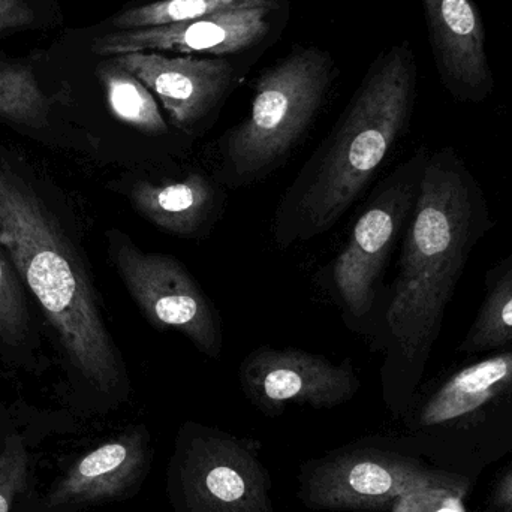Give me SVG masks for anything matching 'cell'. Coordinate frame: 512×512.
Masks as SVG:
<instances>
[{
	"label": "cell",
	"instance_id": "obj_6",
	"mask_svg": "<svg viewBox=\"0 0 512 512\" xmlns=\"http://www.w3.org/2000/svg\"><path fill=\"white\" fill-rule=\"evenodd\" d=\"M108 245L129 295L155 330L177 331L206 357H221V318L182 261L173 255L141 251L116 230L108 233Z\"/></svg>",
	"mask_w": 512,
	"mask_h": 512
},
{
	"label": "cell",
	"instance_id": "obj_2",
	"mask_svg": "<svg viewBox=\"0 0 512 512\" xmlns=\"http://www.w3.org/2000/svg\"><path fill=\"white\" fill-rule=\"evenodd\" d=\"M417 63L408 42L373 62L348 107L280 198L273 237L280 249L333 230L361 197L408 126Z\"/></svg>",
	"mask_w": 512,
	"mask_h": 512
},
{
	"label": "cell",
	"instance_id": "obj_23",
	"mask_svg": "<svg viewBox=\"0 0 512 512\" xmlns=\"http://www.w3.org/2000/svg\"><path fill=\"white\" fill-rule=\"evenodd\" d=\"M35 20L26 0H0V33L29 26Z\"/></svg>",
	"mask_w": 512,
	"mask_h": 512
},
{
	"label": "cell",
	"instance_id": "obj_14",
	"mask_svg": "<svg viewBox=\"0 0 512 512\" xmlns=\"http://www.w3.org/2000/svg\"><path fill=\"white\" fill-rule=\"evenodd\" d=\"M128 197L141 218L179 239L207 236L224 203L218 180L200 170L164 179H135Z\"/></svg>",
	"mask_w": 512,
	"mask_h": 512
},
{
	"label": "cell",
	"instance_id": "obj_3",
	"mask_svg": "<svg viewBox=\"0 0 512 512\" xmlns=\"http://www.w3.org/2000/svg\"><path fill=\"white\" fill-rule=\"evenodd\" d=\"M0 245L38 298L75 369L105 394L126 385L92 283L35 192L0 164Z\"/></svg>",
	"mask_w": 512,
	"mask_h": 512
},
{
	"label": "cell",
	"instance_id": "obj_5",
	"mask_svg": "<svg viewBox=\"0 0 512 512\" xmlns=\"http://www.w3.org/2000/svg\"><path fill=\"white\" fill-rule=\"evenodd\" d=\"M427 158L420 150L378 186L331 264V292L354 330L375 312L382 273L414 209Z\"/></svg>",
	"mask_w": 512,
	"mask_h": 512
},
{
	"label": "cell",
	"instance_id": "obj_16",
	"mask_svg": "<svg viewBox=\"0 0 512 512\" xmlns=\"http://www.w3.org/2000/svg\"><path fill=\"white\" fill-rule=\"evenodd\" d=\"M98 75L104 84L110 110L117 119L146 135L162 137L168 134V123L155 96L137 77L120 68L113 59L98 66Z\"/></svg>",
	"mask_w": 512,
	"mask_h": 512
},
{
	"label": "cell",
	"instance_id": "obj_13",
	"mask_svg": "<svg viewBox=\"0 0 512 512\" xmlns=\"http://www.w3.org/2000/svg\"><path fill=\"white\" fill-rule=\"evenodd\" d=\"M149 442L132 430L81 457L47 498L50 511L71 510L123 498L147 471Z\"/></svg>",
	"mask_w": 512,
	"mask_h": 512
},
{
	"label": "cell",
	"instance_id": "obj_11",
	"mask_svg": "<svg viewBox=\"0 0 512 512\" xmlns=\"http://www.w3.org/2000/svg\"><path fill=\"white\" fill-rule=\"evenodd\" d=\"M274 8L276 5L231 9L186 23L119 30L95 39L92 51L110 57L135 51L236 54L258 44L267 35Z\"/></svg>",
	"mask_w": 512,
	"mask_h": 512
},
{
	"label": "cell",
	"instance_id": "obj_10",
	"mask_svg": "<svg viewBox=\"0 0 512 512\" xmlns=\"http://www.w3.org/2000/svg\"><path fill=\"white\" fill-rule=\"evenodd\" d=\"M111 59L155 93L174 126L192 137L219 107L234 80L233 65L225 59L167 56L159 51H135Z\"/></svg>",
	"mask_w": 512,
	"mask_h": 512
},
{
	"label": "cell",
	"instance_id": "obj_20",
	"mask_svg": "<svg viewBox=\"0 0 512 512\" xmlns=\"http://www.w3.org/2000/svg\"><path fill=\"white\" fill-rule=\"evenodd\" d=\"M29 322L26 300L14 268L0 252V339L20 342Z\"/></svg>",
	"mask_w": 512,
	"mask_h": 512
},
{
	"label": "cell",
	"instance_id": "obj_17",
	"mask_svg": "<svg viewBox=\"0 0 512 512\" xmlns=\"http://www.w3.org/2000/svg\"><path fill=\"white\" fill-rule=\"evenodd\" d=\"M487 283L486 300L459 352L493 351L512 342V258Z\"/></svg>",
	"mask_w": 512,
	"mask_h": 512
},
{
	"label": "cell",
	"instance_id": "obj_18",
	"mask_svg": "<svg viewBox=\"0 0 512 512\" xmlns=\"http://www.w3.org/2000/svg\"><path fill=\"white\" fill-rule=\"evenodd\" d=\"M274 5L273 0H158L126 9L111 24L119 30L146 29L200 20L231 9Z\"/></svg>",
	"mask_w": 512,
	"mask_h": 512
},
{
	"label": "cell",
	"instance_id": "obj_8",
	"mask_svg": "<svg viewBox=\"0 0 512 512\" xmlns=\"http://www.w3.org/2000/svg\"><path fill=\"white\" fill-rule=\"evenodd\" d=\"M429 486H466L453 475L372 450L322 460L304 480V502L319 510L369 511L393 505L400 496Z\"/></svg>",
	"mask_w": 512,
	"mask_h": 512
},
{
	"label": "cell",
	"instance_id": "obj_19",
	"mask_svg": "<svg viewBox=\"0 0 512 512\" xmlns=\"http://www.w3.org/2000/svg\"><path fill=\"white\" fill-rule=\"evenodd\" d=\"M47 110V98L32 72L0 63V116L27 126H42Z\"/></svg>",
	"mask_w": 512,
	"mask_h": 512
},
{
	"label": "cell",
	"instance_id": "obj_21",
	"mask_svg": "<svg viewBox=\"0 0 512 512\" xmlns=\"http://www.w3.org/2000/svg\"><path fill=\"white\" fill-rule=\"evenodd\" d=\"M466 486H429L400 496L393 512H466Z\"/></svg>",
	"mask_w": 512,
	"mask_h": 512
},
{
	"label": "cell",
	"instance_id": "obj_7",
	"mask_svg": "<svg viewBox=\"0 0 512 512\" xmlns=\"http://www.w3.org/2000/svg\"><path fill=\"white\" fill-rule=\"evenodd\" d=\"M182 448L177 480L186 511L273 512L264 468L242 442L197 427Z\"/></svg>",
	"mask_w": 512,
	"mask_h": 512
},
{
	"label": "cell",
	"instance_id": "obj_1",
	"mask_svg": "<svg viewBox=\"0 0 512 512\" xmlns=\"http://www.w3.org/2000/svg\"><path fill=\"white\" fill-rule=\"evenodd\" d=\"M490 227L480 186L453 149L427 158L385 310V372H420L474 246Z\"/></svg>",
	"mask_w": 512,
	"mask_h": 512
},
{
	"label": "cell",
	"instance_id": "obj_12",
	"mask_svg": "<svg viewBox=\"0 0 512 512\" xmlns=\"http://www.w3.org/2000/svg\"><path fill=\"white\" fill-rule=\"evenodd\" d=\"M436 68L445 89L463 102H483L495 89L486 30L472 0H421Z\"/></svg>",
	"mask_w": 512,
	"mask_h": 512
},
{
	"label": "cell",
	"instance_id": "obj_15",
	"mask_svg": "<svg viewBox=\"0 0 512 512\" xmlns=\"http://www.w3.org/2000/svg\"><path fill=\"white\" fill-rule=\"evenodd\" d=\"M510 391L512 342L447 379L421 411V424L439 426L469 417Z\"/></svg>",
	"mask_w": 512,
	"mask_h": 512
},
{
	"label": "cell",
	"instance_id": "obj_22",
	"mask_svg": "<svg viewBox=\"0 0 512 512\" xmlns=\"http://www.w3.org/2000/svg\"><path fill=\"white\" fill-rule=\"evenodd\" d=\"M27 457L23 448L9 444L0 451V512H11L12 502L23 492Z\"/></svg>",
	"mask_w": 512,
	"mask_h": 512
},
{
	"label": "cell",
	"instance_id": "obj_9",
	"mask_svg": "<svg viewBox=\"0 0 512 512\" xmlns=\"http://www.w3.org/2000/svg\"><path fill=\"white\" fill-rule=\"evenodd\" d=\"M239 376L248 399L265 414L280 412L288 403L334 408L360 388L351 361L334 363L298 348H256L243 360Z\"/></svg>",
	"mask_w": 512,
	"mask_h": 512
},
{
	"label": "cell",
	"instance_id": "obj_24",
	"mask_svg": "<svg viewBox=\"0 0 512 512\" xmlns=\"http://www.w3.org/2000/svg\"><path fill=\"white\" fill-rule=\"evenodd\" d=\"M496 507L502 512H512V469L499 483L495 495Z\"/></svg>",
	"mask_w": 512,
	"mask_h": 512
},
{
	"label": "cell",
	"instance_id": "obj_4",
	"mask_svg": "<svg viewBox=\"0 0 512 512\" xmlns=\"http://www.w3.org/2000/svg\"><path fill=\"white\" fill-rule=\"evenodd\" d=\"M333 78V60L318 48L295 51L267 69L248 117L219 141V185L243 188L282 167L318 116Z\"/></svg>",
	"mask_w": 512,
	"mask_h": 512
}]
</instances>
